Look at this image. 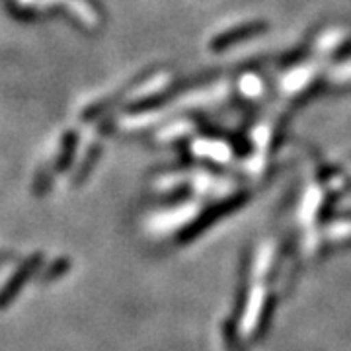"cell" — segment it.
I'll use <instances>...</instances> for the list:
<instances>
[{
	"label": "cell",
	"instance_id": "6da1fadb",
	"mask_svg": "<svg viewBox=\"0 0 351 351\" xmlns=\"http://www.w3.org/2000/svg\"><path fill=\"white\" fill-rule=\"evenodd\" d=\"M41 258H43L41 254L32 256V258H29V260H25V262L18 267V271L8 279V283H6L4 289L0 291V308L8 306V304L16 299V295H18V293L22 291V287L25 285V281L34 276V274H36V269L41 265Z\"/></svg>",
	"mask_w": 351,
	"mask_h": 351
}]
</instances>
